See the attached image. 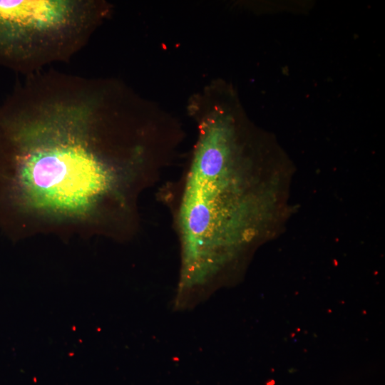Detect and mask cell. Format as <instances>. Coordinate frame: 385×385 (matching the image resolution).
Instances as JSON below:
<instances>
[{"instance_id": "2", "label": "cell", "mask_w": 385, "mask_h": 385, "mask_svg": "<svg viewBox=\"0 0 385 385\" xmlns=\"http://www.w3.org/2000/svg\"><path fill=\"white\" fill-rule=\"evenodd\" d=\"M111 11L102 0H0V66L26 76L66 61Z\"/></svg>"}, {"instance_id": "1", "label": "cell", "mask_w": 385, "mask_h": 385, "mask_svg": "<svg viewBox=\"0 0 385 385\" xmlns=\"http://www.w3.org/2000/svg\"><path fill=\"white\" fill-rule=\"evenodd\" d=\"M151 123L123 83L26 76L0 106V228L120 233L155 170Z\"/></svg>"}]
</instances>
